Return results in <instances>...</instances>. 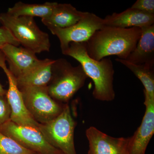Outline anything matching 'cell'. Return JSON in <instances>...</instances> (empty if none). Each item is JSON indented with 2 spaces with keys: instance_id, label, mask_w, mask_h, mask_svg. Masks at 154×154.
Instances as JSON below:
<instances>
[{
  "instance_id": "1",
  "label": "cell",
  "mask_w": 154,
  "mask_h": 154,
  "mask_svg": "<svg viewBox=\"0 0 154 154\" xmlns=\"http://www.w3.org/2000/svg\"><path fill=\"white\" fill-rule=\"evenodd\" d=\"M141 28L105 26L85 42L88 55L96 60L111 55L125 60L135 48L141 35Z\"/></svg>"
},
{
  "instance_id": "2",
  "label": "cell",
  "mask_w": 154,
  "mask_h": 154,
  "mask_svg": "<svg viewBox=\"0 0 154 154\" xmlns=\"http://www.w3.org/2000/svg\"><path fill=\"white\" fill-rule=\"evenodd\" d=\"M62 52L79 62L87 76L93 81L94 88L93 95L95 99L107 102L115 99L113 86L115 71L110 57L99 61L92 58L87 52L85 42H71Z\"/></svg>"
},
{
  "instance_id": "3",
  "label": "cell",
  "mask_w": 154,
  "mask_h": 154,
  "mask_svg": "<svg viewBox=\"0 0 154 154\" xmlns=\"http://www.w3.org/2000/svg\"><path fill=\"white\" fill-rule=\"evenodd\" d=\"M88 78L81 65L73 66L65 59L56 60L48 91L55 101L66 102L82 88Z\"/></svg>"
},
{
  "instance_id": "4",
  "label": "cell",
  "mask_w": 154,
  "mask_h": 154,
  "mask_svg": "<svg viewBox=\"0 0 154 154\" xmlns=\"http://www.w3.org/2000/svg\"><path fill=\"white\" fill-rule=\"evenodd\" d=\"M0 22L23 47L36 54L49 51V35L40 30L33 17H14L7 13H2Z\"/></svg>"
},
{
  "instance_id": "5",
  "label": "cell",
  "mask_w": 154,
  "mask_h": 154,
  "mask_svg": "<svg viewBox=\"0 0 154 154\" xmlns=\"http://www.w3.org/2000/svg\"><path fill=\"white\" fill-rule=\"evenodd\" d=\"M75 125L69 106L66 104L57 116L40 124L38 129L51 145L63 154H77L74 144Z\"/></svg>"
},
{
  "instance_id": "6",
  "label": "cell",
  "mask_w": 154,
  "mask_h": 154,
  "mask_svg": "<svg viewBox=\"0 0 154 154\" xmlns=\"http://www.w3.org/2000/svg\"><path fill=\"white\" fill-rule=\"evenodd\" d=\"M25 106L38 123H47L57 116L63 106L50 96L47 87H26L19 88Z\"/></svg>"
},
{
  "instance_id": "7",
  "label": "cell",
  "mask_w": 154,
  "mask_h": 154,
  "mask_svg": "<svg viewBox=\"0 0 154 154\" xmlns=\"http://www.w3.org/2000/svg\"><path fill=\"white\" fill-rule=\"evenodd\" d=\"M0 132L36 154H63L51 145L36 128L19 125L10 120L0 126Z\"/></svg>"
},
{
  "instance_id": "8",
  "label": "cell",
  "mask_w": 154,
  "mask_h": 154,
  "mask_svg": "<svg viewBox=\"0 0 154 154\" xmlns=\"http://www.w3.org/2000/svg\"><path fill=\"white\" fill-rule=\"evenodd\" d=\"M104 19L93 13L85 12L75 25L65 28H48L59 40L62 52L71 42H86L97 30L105 27Z\"/></svg>"
},
{
  "instance_id": "9",
  "label": "cell",
  "mask_w": 154,
  "mask_h": 154,
  "mask_svg": "<svg viewBox=\"0 0 154 154\" xmlns=\"http://www.w3.org/2000/svg\"><path fill=\"white\" fill-rule=\"evenodd\" d=\"M6 62L5 56L0 51V67L5 73L8 82V89L6 96L11 107V120L19 125L38 129L40 124L34 119L27 109L22 92L17 85V79L7 67Z\"/></svg>"
},
{
  "instance_id": "10",
  "label": "cell",
  "mask_w": 154,
  "mask_h": 154,
  "mask_svg": "<svg viewBox=\"0 0 154 154\" xmlns=\"http://www.w3.org/2000/svg\"><path fill=\"white\" fill-rule=\"evenodd\" d=\"M0 51L8 63L9 70L16 79L27 73L42 61L38 59L33 51L14 45H5L0 48Z\"/></svg>"
},
{
  "instance_id": "11",
  "label": "cell",
  "mask_w": 154,
  "mask_h": 154,
  "mask_svg": "<svg viewBox=\"0 0 154 154\" xmlns=\"http://www.w3.org/2000/svg\"><path fill=\"white\" fill-rule=\"evenodd\" d=\"M86 134L89 143L88 154H128L129 138L112 137L94 126L87 129Z\"/></svg>"
},
{
  "instance_id": "12",
  "label": "cell",
  "mask_w": 154,
  "mask_h": 154,
  "mask_svg": "<svg viewBox=\"0 0 154 154\" xmlns=\"http://www.w3.org/2000/svg\"><path fill=\"white\" fill-rule=\"evenodd\" d=\"M146 106L140 126L129 137L128 154H145L146 149L154 133V99H145Z\"/></svg>"
},
{
  "instance_id": "13",
  "label": "cell",
  "mask_w": 154,
  "mask_h": 154,
  "mask_svg": "<svg viewBox=\"0 0 154 154\" xmlns=\"http://www.w3.org/2000/svg\"><path fill=\"white\" fill-rule=\"evenodd\" d=\"M105 26L127 28H141L154 25V15L129 8L120 13H113L104 19Z\"/></svg>"
},
{
  "instance_id": "14",
  "label": "cell",
  "mask_w": 154,
  "mask_h": 154,
  "mask_svg": "<svg viewBox=\"0 0 154 154\" xmlns=\"http://www.w3.org/2000/svg\"><path fill=\"white\" fill-rule=\"evenodd\" d=\"M141 28L139 40L126 60L134 64L154 68V25Z\"/></svg>"
},
{
  "instance_id": "15",
  "label": "cell",
  "mask_w": 154,
  "mask_h": 154,
  "mask_svg": "<svg viewBox=\"0 0 154 154\" xmlns=\"http://www.w3.org/2000/svg\"><path fill=\"white\" fill-rule=\"evenodd\" d=\"M85 14L71 4L56 2L50 16L42 19V22L48 28H67L76 24Z\"/></svg>"
},
{
  "instance_id": "16",
  "label": "cell",
  "mask_w": 154,
  "mask_h": 154,
  "mask_svg": "<svg viewBox=\"0 0 154 154\" xmlns=\"http://www.w3.org/2000/svg\"><path fill=\"white\" fill-rule=\"evenodd\" d=\"M54 60L45 59L22 76L17 79L19 88L26 87H47L51 80Z\"/></svg>"
},
{
  "instance_id": "17",
  "label": "cell",
  "mask_w": 154,
  "mask_h": 154,
  "mask_svg": "<svg viewBox=\"0 0 154 154\" xmlns=\"http://www.w3.org/2000/svg\"><path fill=\"white\" fill-rule=\"evenodd\" d=\"M56 2L30 4L19 2L9 8L7 13L14 17H39L45 19L50 16Z\"/></svg>"
},
{
  "instance_id": "18",
  "label": "cell",
  "mask_w": 154,
  "mask_h": 154,
  "mask_svg": "<svg viewBox=\"0 0 154 154\" xmlns=\"http://www.w3.org/2000/svg\"><path fill=\"white\" fill-rule=\"evenodd\" d=\"M116 60L130 70L140 80L144 87L145 98L154 99V68L134 64L118 58Z\"/></svg>"
},
{
  "instance_id": "19",
  "label": "cell",
  "mask_w": 154,
  "mask_h": 154,
  "mask_svg": "<svg viewBox=\"0 0 154 154\" xmlns=\"http://www.w3.org/2000/svg\"><path fill=\"white\" fill-rule=\"evenodd\" d=\"M0 154H37L0 132Z\"/></svg>"
},
{
  "instance_id": "20",
  "label": "cell",
  "mask_w": 154,
  "mask_h": 154,
  "mask_svg": "<svg viewBox=\"0 0 154 154\" xmlns=\"http://www.w3.org/2000/svg\"><path fill=\"white\" fill-rule=\"evenodd\" d=\"M11 109L6 95L0 94V126L11 120Z\"/></svg>"
},
{
  "instance_id": "21",
  "label": "cell",
  "mask_w": 154,
  "mask_h": 154,
  "mask_svg": "<svg viewBox=\"0 0 154 154\" xmlns=\"http://www.w3.org/2000/svg\"><path fill=\"white\" fill-rule=\"evenodd\" d=\"M131 8L146 14L154 15V1L137 0Z\"/></svg>"
},
{
  "instance_id": "22",
  "label": "cell",
  "mask_w": 154,
  "mask_h": 154,
  "mask_svg": "<svg viewBox=\"0 0 154 154\" xmlns=\"http://www.w3.org/2000/svg\"><path fill=\"white\" fill-rule=\"evenodd\" d=\"M7 44L18 46L20 45L8 29L2 26L0 28V48Z\"/></svg>"
},
{
  "instance_id": "23",
  "label": "cell",
  "mask_w": 154,
  "mask_h": 154,
  "mask_svg": "<svg viewBox=\"0 0 154 154\" xmlns=\"http://www.w3.org/2000/svg\"><path fill=\"white\" fill-rule=\"evenodd\" d=\"M7 91H6V90H5V89L3 88L2 84L0 83V94H2V95H6Z\"/></svg>"
}]
</instances>
